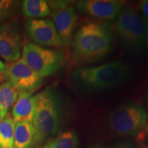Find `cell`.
I'll list each match as a JSON object with an SVG mask.
<instances>
[{
    "label": "cell",
    "instance_id": "cell-21",
    "mask_svg": "<svg viewBox=\"0 0 148 148\" xmlns=\"http://www.w3.org/2000/svg\"><path fill=\"white\" fill-rule=\"evenodd\" d=\"M144 25V44L148 52V20L143 18Z\"/></svg>",
    "mask_w": 148,
    "mask_h": 148
},
{
    "label": "cell",
    "instance_id": "cell-2",
    "mask_svg": "<svg viewBox=\"0 0 148 148\" xmlns=\"http://www.w3.org/2000/svg\"><path fill=\"white\" fill-rule=\"evenodd\" d=\"M127 64L112 61L95 66H82L72 73L74 83L88 91L113 89L123 84L130 75Z\"/></svg>",
    "mask_w": 148,
    "mask_h": 148
},
{
    "label": "cell",
    "instance_id": "cell-3",
    "mask_svg": "<svg viewBox=\"0 0 148 148\" xmlns=\"http://www.w3.org/2000/svg\"><path fill=\"white\" fill-rule=\"evenodd\" d=\"M62 103L56 91L47 87L36 95V108L32 124L37 145L52 137L60 128Z\"/></svg>",
    "mask_w": 148,
    "mask_h": 148
},
{
    "label": "cell",
    "instance_id": "cell-14",
    "mask_svg": "<svg viewBox=\"0 0 148 148\" xmlns=\"http://www.w3.org/2000/svg\"><path fill=\"white\" fill-rule=\"evenodd\" d=\"M23 15L30 19H38L51 14L47 1L44 0H25L21 3Z\"/></svg>",
    "mask_w": 148,
    "mask_h": 148
},
{
    "label": "cell",
    "instance_id": "cell-18",
    "mask_svg": "<svg viewBox=\"0 0 148 148\" xmlns=\"http://www.w3.org/2000/svg\"><path fill=\"white\" fill-rule=\"evenodd\" d=\"M15 1L0 0V25L13 16Z\"/></svg>",
    "mask_w": 148,
    "mask_h": 148
},
{
    "label": "cell",
    "instance_id": "cell-6",
    "mask_svg": "<svg viewBox=\"0 0 148 148\" xmlns=\"http://www.w3.org/2000/svg\"><path fill=\"white\" fill-rule=\"evenodd\" d=\"M22 56L31 69L42 78L58 73L65 64V56L62 51L33 42H28L23 46Z\"/></svg>",
    "mask_w": 148,
    "mask_h": 148
},
{
    "label": "cell",
    "instance_id": "cell-28",
    "mask_svg": "<svg viewBox=\"0 0 148 148\" xmlns=\"http://www.w3.org/2000/svg\"><path fill=\"white\" fill-rule=\"evenodd\" d=\"M40 148H44V147H40Z\"/></svg>",
    "mask_w": 148,
    "mask_h": 148
},
{
    "label": "cell",
    "instance_id": "cell-12",
    "mask_svg": "<svg viewBox=\"0 0 148 148\" xmlns=\"http://www.w3.org/2000/svg\"><path fill=\"white\" fill-rule=\"evenodd\" d=\"M36 108V95L32 92L18 93L16 103L12 107V116L15 123L21 121L32 122Z\"/></svg>",
    "mask_w": 148,
    "mask_h": 148
},
{
    "label": "cell",
    "instance_id": "cell-8",
    "mask_svg": "<svg viewBox=\"0 0 148 148\" xmlns=\"http://www.w3.org/2000/svg\"><path fill=\"white\" fill-rule=\"evenodd\" d=\"M51 16L57 32L64 46L70 45L77 27V15L68 1H49Z\"/></svg>",
    "mask_w": 148,
    "mask_h": 148
},
{
    "label": "cell",
    "instance_id": "cell-25",
    "mask_svg": "<svg viewBox=\"0 0 148 148\" xmlns=\"http://www.w3.org/2000/svg\"><path fill=\"white\" fill-rule=\"evenodd\" d=\"M87 148H106L101 144H99V143H95V144H92V145H90L88 146Z\"/></svg>",
    "mask_w": 148,
    "mask_h": 148
},
{
    "label": "cell",
    "instance_id": "cell-7",
    "mask_svg": "<svg viewBox=\"0 0 148 148\" xmlns=\"http://www.w3.org/2000/svg\"><path fill=\"white\" fill-rule=\"evenodd\" d=\"M4 77L18 92L33 93L42 84V77L31 69L23 58L7 65Z\"/></svg>",
    "mask_w": 148,
    "mask_h": 148
},
{
    "label": "cell",
    "instance_id": "cell-17",
    "mask_svg": "<svg viewBox=\"0 0 148 148\" xmlns=\"http://www.w3.org/2000/svg\"><path fill=\"white\" fill-rule=\"evenodd\" d=\"M18 93L8 81L0 84V108L8 112L17 100Z\"/></svg>",
    "mask_w": 148,
    "mask_h": 148
},
{
    "label": "cell",
    "instance_id": "cell-23",
    "mask_svg": "<svg viewBox=\"0 0 148 148\" xmlns=\"http://www.w3.org/2000/svg\"><path fill=\"white\" fill-rule=\"evenodd\" d=\"M6 69L7 65L0 58V76L3 77V75H4L5 73V71H6Z\"/></svg>",
    "mask_w": 148,
    "mask_h": 148
},
{
    "label": "cell",
    "instance_id": "cell-1",
    "mask_svg": "<svg viewBox=\"0 0 148 148\" xmlns=\"http://www.w3.org/2000/svg\"><path fill=\"white\" fill-rule=\"evenodd\" d=\"M113 34L110 25L88 22L77 30L72 42V53L77 64H88L102 60L110 53Z\"/></svg>",
    "mask_w": 148,
    "mask_h": 148
},
{
    "label": "cell",
    "instance_id": "cell-16",
    "mask_svg": "<svg viewBox=\"0 0 148 148\" xmlns=\"http://www.w3.org/2000/svg\"><path fill=\"white\" fill-rule=\"evenodd\" d=\"M79 138L73 130L62 132L43 146L44 148H77Z\"/></svg>",
    "mask_w": 148,
    "mask_h": 148
},
{
    "label": "cell",
    "instance_id": "cell-11",
    "mask_svg": "<svg viewBox=\"0 0 148 148\" xmlns=\"http://www.w3.org/2000/svg\"><path fill=\"white\" fill-rule=\"evenodd\" d=\"M123 8L121 2L107 0H87L77 3L79 12L101 21H114Z\"/></svg>",
    "mask_w": 148,
    "mask_h": 148
},
{
    "label": "cell",
    "instance_id": "cell-5",
    "mask_svg": "<svg viewBox=\"0 0 148 148\" xmlns=\"http://www.w3.org/2000/svg\"><path fill=\"white\" fill-rule=\"evenodd\" d=\"M116 34L128 51L140 53L145 49L143 19L136 9L123 6L116 20Z\"/></svg>",
    "mask_w": 148,
    "mask_h": 148
},
{
    "label": "cell",
    "instance_id": "cell-15",
    "mask_svg": "<svg viewBox=\"0 0 148 148\" xmlns=\"http://www.w3.org/2000/svg\"><path fill=\"white\" fill-rule=\"evenodd\" d=\"M15 121L8 113L0 122V148H14Z\"/></svg>",
    "mask_w": 148,
    "mask_h": 148
},
{
    "label": "cell",
    "instance_id": "cell-20",
    "mask_svg": "<svg viewBox=\"0 0 148 148\" xmlns=\"http://www.w3.org/2000/svg\"><path fill=\"white\" fill-rule=\"evenodd\" d=\"M110 148H138V147L130 141H120L114 144Z\"/></svg>",
    "mask_w": 148,
    "mask_h": 148
},
{
    "label": "cell",
    "instance_id": "cell-27",
    "mask_svg": "<svg viewBox=\"0 0 148 148\" xmlns=\"http://www.w3.org/2000/svg\"><path fill=\"white\" fill-rule=\"evenodd\" d=\"M147 106H148V93H147Z\"/></svg>",
    "mask_w": 148,
    "mask_h": 148
},
{
    "label": "cell",
    "instance_id": "cell-4",
    "mask_svg": "<svg viewBox=\"0 0 148 148\" xmlns=\"http://www.w3.org/2000/svg\"><path fill=\"white\" fill-rule=\"evenodd\" d=\"M148 114L143 106L134 102L119 105L108 114L106 124L112 134L119 137L136 136L147 123Z\"/></svg>",
    "mask_w": 148,
    "mask_h": 148
},
{
    "label": "cell",
    "instance_id": "cell-19",
    "mask_svg": "<svg viewBox=\"0 0 148 148\" xmlns=\"http://www.w3.org/2000/svg\"><path fill=\"white\" fill-rule=\"evenodd\" d=\"M136 141L142 148H148V122L136 135Z\"/></svg>",
    "mask_w": 148,
    "mask_h": 148
},
{
    "label": "cell",
    "instance_id": "cell-22",
    "mask_svg": "<svg viewBox=\"0 0 148 148\" xmlns=\"http://www.w3.org/2000/svg\"><path fill=\"white\" fill-rule=\"evenodd\" d=\"M140 8L144 15V19L148 20V0L141 1L140 4Z\"/></svg>",
    "mask_w": 148,
    "mask_h": 148
},
{
    "label": "cell",
    "instance_id": "cell-10",
    "mask_svg": "<svg viewBox=\"0 0 148 148\" xmlns=\"http://www.w3.org/2000/svg\"><path fill=\"white\" fill-rule=\"evenodd\" d=\"M22 39L17 25L13 22L0 25V56L9 64L21 58Z\"/></svg>",
    "mask_w": 148,
    "mask_h": 148
},
{
    "label": "cell",
    "instance_id": "cell-26",
    "mask_svg": "<svg viewBox=\"0 0 148 148\" xmlns=\"http://www.w3.org/2000/svg\"><path fill=\"white\" fill-rule=\"evenodd\" d=\"M3 79V76H0V82H1V81H2Z\"/></svg>",
    "mask_w": 148,
    "mask_h": 148
},
{
    "label": "cell",
    "instance_id": "cell-13",
    "mask_svg": "<svg viewBox=\"0 0 148 148\" xmlns=\"http://www.w3.org/2000/svg\"><path fill=\"white\" fill-rule=\"evenodd\" d=\"M37 145L36 132L32 122L15 123L14 148H34Z\"/></svg>",
    "mask_w": 148,
    "mask_h": 148
},
{
    "label": "cell",
    "instance_id": "cell-9",
    "mask_svg": "<svg viewBox=\"0 0 148 148\" xmlns=\"http://www.w3.org/2000/svg\"><path fill=\"white\" fill-rule=\"evenodd\" d=\"M25 29L27 36L33 43L42 47L64 46L54 23L49 18L28 19L25 23Z\"/></svg>",
    "mask_w": 148,
    "mask_h": 148
},
{
    "label": "cell",
    "instance_id": "cell-24",
    "mask_svg": "<svg viewBox=\"0 0 148 148\" xmlns=\"http://www.w3.org/2000/svg\"><path fill=\"white\" fill-rule=\"evenodd\" d=\"M8 113V112H7L6 110H3V109L0 108V122L2 121L3 119H4L5 116H6V114Z\"/></svg>",
    "mask_w": 148,
    "mask_h": 148
}]
</instances>
